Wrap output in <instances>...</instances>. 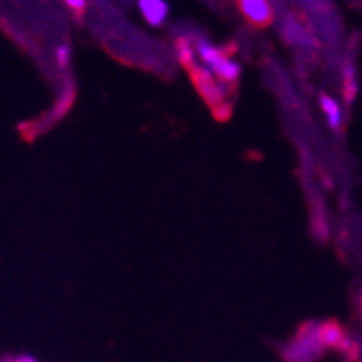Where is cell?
<instances>
[{"mask_svg": "<svg viewBox=\"0 0 362 362\" xmlns=\"http://www.w3.org/2000/svg\"><path fill=\"white\" fill-rule=\"evenodd\" d=\"M325 351V345L321 341V323H304L300 327L298 337H295L286 349L284 360L286 362H317Z\"/></svg>", "mask_w": 362, "mask_h": 362, "instance_id": "6da1fadb", "label": "cell"}, {"mask_svg": "<svg viewBox=\"0 0 362 362\" xmlns=\"http://www.w3.org/2000/svg\"><path fill=\"white\" fill-rule=\"evenodd\" d=\"M321 341L325 349H339L349 358H356V343L347 337V332L337 321H323L321 323Z\"/></svg>", "mask_w": 362, "mask_h": 362, "instance_id": "7a4b0ae2", "label": "cell"}, {"mask_svg": "<svg viewBox=\"0 0 362 362\" xmlns=\"http://www.w3.org/2000/svg\"><path fill=\"white\" fill-rule=\"evenodd\" d=\"M139 11L148 24L160 26L170 16V5L165 0H139Z\"/></svg>", "mask_w": 362, "mask_h": 362, "instance_id": "3957f363", "label": "cell"}, {"mask_svg": "<svg viewBox=\"0 0 362 362\" xmlns=\"http://www.w3.org/2000/svg\"><path fill=\"white\" fill-rule=\"evenodd\" d=\"M239 7L254 24H267L272 20V7L267 0H239Z\"/></svg>", "mask_w": 362, "mask_h": 362, "instance_id": "277c9868", "label": "cell"}, {"mask_svg": "<svg viewBox=\"0 0 362 362\" xmlns=\"http://www.w3.org/2000/svg\"><path fill=\"white\" fill-rule=\"evenodd\" d=\"M197 54H200V59L204 61L206 70H211L215 76H219L221 65H223V61H226V57L221 54V50H217V48L211 46L209 42H200V44H197Z\"/></svg>", "mask_w": 362, "mask_h": 362, "instance_id": "5b68a950", "label": "cell"}, {"mask_svg": "<svg viewBox=\"0 0 362 362\" xmlns=\"http://www.w3.org/2000/svg\"><path fill=\"white\" fill-rule=\"evenodd\" d=\"M319 103H321V109L325 113V119H327V124H330V128L332 130H339L343 126V113H341L339 103L334 100L332 95H325V93L319 98Z\"/></svg>", "mask_w": 362, "mask_h": 362, "instance_id": "8992f818", "label": "cell"}, {"mask_svg": "<svg viewBox=\"0 0 362 362\" xmlns=\"http://www.w3.org/2000/svg\"><path fill=\"white\" fill-rule=\"evenodd\" d=\"M239 74H241V65H239L237 61H233V59H228V57H226V61H223V65H221V72H219L217 78H221V81H226V83H235V81L239 78Z\"/></svg>", "mask_w": 362, "mask_h": 362, "instance_id": "52a82bcc", "label": "cell"}, {"mask_svg": "<svg viewBox=\"0 0 362 362\" xmlns=\"http://www.w3.org/2000/svg\"><path fill=\"white\" fill-rule=\"evenodd\" d=\"M356 95V81H354V68L347 65L345 68V98L347 100H354Z\"/></svg>", "mask_w": 362, "mask_h": 362, "instance_id": "ba28073f", "label": "cell"}, {"mask_svg": "<svg viewBox=\"0 0 362 362\" xmlns=\"http://www.w3.org/2000/svg\"><path fill=\"white\" fill-rule=\"evenodd\" d=\"M178 50H180V59H182V63L193 65V48H191V44L182 40V42L178 44Z\"/></svg>", "mask_w": 362, "mask_h": 362, "instance_id": "9c48e42d", "label": "cell"}, {"mask_svg": "<svg viewBox=\"0 0 362 362\" xmlns=\"http://www.w3.org/2000/svg\"><path fill=\"white\" fill-rule=\"evenodd\" d=\"M57 63H59V68H68V63H70V46H59L57 48Z\"/></svg>", "mask_w": 362, "mask_h": 362, "instance_id": "30bf717a", "label": "cell"}, {"mask_svg": "<svg viewBox=\"0 0 362 362\" xmlns=\"http://www.w3.org/2000/svg\"><path fill=\"white\" fill-rule=\"evenodd\" d=\"M65 5L72 7L74 11H83L85 9V0H65Z\"/></svg>", "mask_w": 362, "mask_h": 362, "instance_id": "8fae6325", "label": "cell"}, {"mask_svg": "<svg viewBox=\"0 0 362 362\" xmlns=\"http://www.w3.org/2000/svg\"><path fill=\"white\" fill-rule=\"evenodd\" d=\"M11 362H37L35 358H30V356H18V358H13Z\"/></svg>", "mask_w": 362, "mask_h": 362, "instance_id": "7c38bea8", "label": "cell"}, {"mask_svg": "<svg viewBox=\"0 0 362 362\" xmlns=\"http://www.w3.org/2000/svg\"><path fill=\"white\" fill-rule=\"evenodd\" d=\"M360 310H362V302H360Z\"/></svg>", "mask_w": 362, "mask_h": 362, "instance_id": "4fadbf2b", "label": "cell"}]
</instances>
